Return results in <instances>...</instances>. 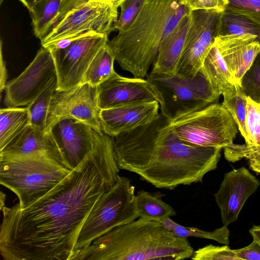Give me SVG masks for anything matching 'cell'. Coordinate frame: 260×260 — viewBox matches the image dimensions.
Here are the masks:
<instances>
[{"mask_svg":"<svg viewBox=\"0 0 260 260\" xmlns=\"http://www.w3.org/2000/svg\"><path fill=\"white\" fill-rule=\"evenodd\" d=\"M67 0H43L28 10L35 36L40 40L56 25Z\"/></svg>","mask_w":260,"mask_h":260,"instance_id":"23","label":"cell"},{"mask_svg":"<svg viewBox=\"0 0 260 260\" xmlns=\"http://www.w3.org/2000/svg\"><path fill=\"white\" fill-rule=\"evenodd\" d=\"M200 70L223 97L236 92L237 84L215 44L205 58Z\"/></svg>","mask_w":260,"mask_h":260,"instance_id":"22","label":"cell"},{"mask_svg":"<svg viewBox=\"0 0 260 260\" xmlns=\"http://www.w3.org/2000/svg\"><path fill=\"white\" fill-rule=\"evenodd\" d=\"M214 44L237 84L260 51V44L251 34L219 35Z\"/></svg>","mask_w":260,"mask_h":260,"instance_id":"18","label":"cell"},{"mask_svg":"<svg viewBox=\"0 0 260 260\" xmlns=\"http://www.w3.org/2000/svg\"><path fill=\"white\" fill-rule=\"evenodd\" d=\"M96 90L101 110L140 102H158L157 96L147 79L122 77L115 71L99 84Z\"/></svg>","mask_w":260,"mask_h":260,"instance_id":"16","label":"cell"},{"mask_svg":"<svg viewBox=\"0 0 260 260\" xmlns=\"http://www.w3.org/2000/svg\"><path fill=\"white\" fill-rule=\"evenodd\" d=\"M246 34L256 36L260 44V13L228 4L221 15L219 35Z\"/></svg>","mask_w":260,"mask_h":260,"instance_id":"21","label":"cell"},{"mask_svg":"<svg viewBox=\"0 0 260 260\" xmlns=\"http://www.w3.org/2000/svg\"><path fill=\"white\" fill-rule=\"evenodd\" d=\"M27 107H7L0 110V151L12 142L29 124Z\"/></svg>","mask_w":260,"mask_h":260,"instance_id":"24","label":"cell"},{"mask_svg":"<svg viewBox=\"0 0 260 260\" xmlns=\"http://www.w3.org/2000/svg\"><path fill=\"white\" fill-rule=\"evenodd\" d=\"M119 170L111 137L97 133L92 150L49 192L24 209L1 210L3 259L71 260L86 218Z\"/></svg>","mask_w":260,"mask_h":260,"instance_id":"1","label":"cell"},{"mask_svg":"<svg viewBox=\"0 0 260 260\" xmlns=\"http://www.w3.org/2000/svg\"><path fill=\"white\" fill-rule=\"evenodd\" d=\"M254 145H260V135L258 136Z\"/></svg>","mask_w":260,"mask_h":260,"instance_id":"44","label":"cell"},{"mask_svg":"<svg viewBox=\"0 0 260 260\" xmlns=\"http://www.w3.org/2000/svg\"><path fill=\"white\" fill-rule=\"evenodd\" d=\"M57 87L56 77L42 93L26 106L29 113L30 124L44 132L47 126L49 106Z\"/></svg>","mask_w":260,"mask_h":260,"instance_id":"28","label":"cell"},{"mask_svg":"<svg viewBox=\"0 0 260 260\" xmlns=\"http://www.w3.org/2000/svg\"><path fill=\"white\" fill-rule=\"evenodd\" d=\"M223 149L227 160L235 162L242 158H246L249 168L260 174V145L236 144L233 143Z\"/></svg>","mask_w":260,"mask_h":260,"instance_id":"30","label":"cell"},{"mask_svg":"<svg viewBox=\"0 0 260 260\" xmlns=\"http://www.w3.org/2000/svg\"><path fill=\"white\" fill-rule=\"evenodd\" d=\"M108 41V35L93 33L64 49L50 51L56 70V90H68L80 84L91 61Z\"/></svg>","mask_w":260,"mask_h":260,"instance_id":"12","label":"cell"},{"mask_svg":"<svg viewBox=\"0 0 260 260\" xmlns=\"http://www.w3.org/2000/svg\"><path fill=\"white\" fill-rule=\"evenodd\" d=\"M98 102L96 87L81 83L72 88L54 92L49 108L47 126L45 132L50 133L57 122L74 119L103 133Z\"/></svg>","mask_w":260,"mask_h":260,"instance_id":"11","label":"cell"},{"mask_svg":"<svg viewBox=\"0 0 260 260\" xmlns=\"http://www.w3.org/2000/svg\"><path fill=\"white\" fill-rule=\"evenodd\" d=\"M73 170L61 157L46 152L0 154L1 184L13 192L24 209L44 196Z\"/></svg>","mask_w":260,"mask_h":260,"instance_id":"5","label":"cell"},{"mask_svg":"<svg viewBox=\"0 0 260 260\" xmlns=\"http://www.w3.org/2000/svg\"><path fill=\"white\" fill-rule=\"evenodd\" d=\"M229 5L260 13V0H228Z\"/></svg>","mask_w":260,"mask_h":260,"instance_id":"37","label":"cell"},{"mask_svg":"<svg viewBox=\"0 0 260 260\" xmlns=\"http://www.w3.org/2000/svg\"><path fill=\"white\" fill-rule=\"evenodd\" d=\"M89 1L90 0H67L61 10L56 25L62 20L68 12L78 7Z\"/></svg>","mask_w":260,"mask_h":260,"instance_id":"38","label":"cell"},{"mask_svg":"<svg viewBox=\"0 0 260 260\" xmlns=\"http://www.w3.org/2000/svg\"><path fill=\"white\" fill-rule=\"evenodd\" d=\"M56 77L50 52L42 47L23 72L6 83L4 103L7 107L27 106L35 100Z\"/></svg>","mask_w":260,"mask_h":260,"instance_id":"13","label":"cell"},{"mask_svg":"<svg viewBox=\"0 0 260 260\" xmlns=\"http://www.w3.org/2000/svg\"><path fill=\"white\" fill-rule=\"evenodd\" d=\"M39 152L49 153L62 158L50 132L46 133L30 124L0 151V154L27 155Z\"/></svg>","mask_w":260,"mask_h":260,"instance_id":"20","label":"cell"},{"mask_svg":"<svg viewBox=\"0 0 260 260\" xmlns=\"http://www.w3.org/2000/svg\"><path fill=\"white\" fill-rule=\"evenodd\" d=\"M112 2L114 3V4L118 8L120 5V4L124 1V0H111Z\"/></svg>","mask_w":260,"mask_h":260,"instance_id":"43","label":"cell"},{"mask_svg":"<svg viewBox=\"0 0 260 260\" xmlns=\"http://www.w3.org/2000/svg\"><path fill=\"white\" fill-rule=\"evenodd\" d=\"M240 86L247 96L260 103V51L242 77Z\"/></svg>","mask_w":260,"mask_h":260,"instance_id":"31","label":"cell"},{"mask_svg":"<svg viewBox=\"0 0 260 260\" xmlns=\"http://www.w3.org/2000/svg\"><path fill=\"white\" fill-rule=\"evenodd\" d=\"M139 217L135 186L128 178L118 175L116 183L99 198L86 218L75 244L74 251L86 247L113 229Z\"/></svg>","mask_w":260,"mask_h":260,"instance_id":"7","label":"cell"},{"mask_svg":"<svg viewBox=\"0 0 260 260\" xmlns=\"http://www.w3.org/2000/svg\"><path fill=\"white\" fill-rule=\"evenodd\" d=\"M245 125L249 138L248 145H254L260 135V103L248 96Z\"/></svg>","mask_w":260,"mask_h":260,"instance_id":"34","label":"cell"},{"mask_svg":"<svg viewBox=\"0 0 260 260\" xmlns=\"http://www.w3.org/2000/svg\"><path fill=\"white\" fill-rule=\"evenodd\" d=\"M193 252L187 238L176 236L159 221L139 217L74 251L71 260H181Z\"/></svg>","mask_w":260,"mask_h":260,"instance_id":"3","label":"cell"},{"mask_svg":"<svg viewBox=\"0 0 260 260\" xmlns=\"http://www.w3.org/2000/svg\"><path fill=\"white\" fill-rule=\"evenodd\" d=\"M164 194L152 193L143 190L135 195L136 206L139 217L159 221L168 217L175 216L176 212L169 205L161 200Z\"/></svg>","mask_w":260,"mask_h":260,"instance_id":"25","label":"cell"},{"mask_svg":"<svg viewBox=\"0 0 260 260\" xmlns=\"http://www.w3.org/2000/svg\"><path fill=\"white\" fill-rule=\"evenodd\" d=\"M146 79L157 96L160 113L169 121L214 103L221 95L201 70L191 78L151 71Z\"/></svg>","mask_w":260,"mask_h":260,"instance_id":"6","label":"cell"},{"mask_svg":"<svg viewBox=\"0 0 260 260\" xmlns=\"http://www.w3.org/2000/svg\"><path fill=\"white\" fill-rule=\"evenodd\" d=\"M249 233L253 238L260 244V225H253L249 230Z\"/></svg>","mask_w":260,"mask_h":260,"instance_id":"40","label":"cell"},{"mask_svg":"<svg viewBox=\"0 0 260 260\" xmlns=\"http://www.w3.org/2000/svg\"><path fill=\"white\" fill-rule=\"evenodd\" d=\"M181 3L191 11L198 10L223 11L229 2L228 0H182Z\"/></svg>","mask_w":260,"mask_h":260,"instance_id":"35","label":"cell"},{"mask_svg":"<svg viewBox=\"0 0 260 260\" xmlns=\"http://www.w3.org/2000/svg\"><path fill=\"white\" fill-rule=\"evenodd\" d=\"M162 225L171 231L174 235L179 237L209 239L215 240L220 244H229V230L228 225L215 230L212 232L202 230L197 228L185 227L172 220L169 217L160 221Z\"/></svg>","mask_w":260,"mask_h":260,"instance_id":"27","label":"cell"},{"mask_svg":"<svg viewBox=\"0 0 260 260\" xmlns=\"http://www.w3.org/2000/svg\"><path fill=\"white\" fill-rule=\"evenodd\" d=\"M118 8L111 0H90L68 12L41 41L42 47L74 36L96 32L109 36L114 31Z\"/></svg>","mask_w":260,"mask_h":260,"instance_id":"9","label":"cell"},{"mask_svg":"<svg viewBox=\"0 0 260 260\" xmlns=\"http://www.w3.org/2000/svg\"><path fill=\"white\" fill-rule=\"evenodd\" d=\"M222 105L230 112L244 138L246 144L249 143V138L245 125L247 96L239 84L236 85V92L231 95L223 97Z\"/></svg>","mask_w":260,"mask_h":260,"instance_id":"29","label":"cell"},{"mask_svg":"<svg viewBox=\"0 0 260 260\" xmlns=\"http://www.w3.org/2000/svg\"><path fill=\"white\" fill-rule=\"evenodd\" d=\"M145 0H124L120 5V14L113 28L118 32L126 30L139 14Z\"/></svg>","mask_w":260,"mask_h":260,"instance_id":"32","label":"cell"},{"mask_svg":"<svg viewBox=\"0 0 260 260\" xmlns=\"http://www.w3.org/2000/svg\"><path fill=\"white\" fill-rule=\"evenodd\" d=\"M182 0H145L136 18L125 31L107 43L121 68L135 78L148 75L164 40L190 10Z\"/></svg>","mask_w":260,"mask_h":260,"instance_id":"4","label":"cell"},{"mask_svg":"<svg viewBox=\"0 0 260 260\" xmlns=\"http://www.w3.org/2000/svg\"><path fill=\"white\" fill-rule=\"evenodd\" d=\"M50 132L64 164L74 170L92 150L98 132L80 121L66 119L55 123Z\"/></svg>","mask_w":260,"mask_h":260,"instance_id":"15","label":"cell"},{"mask_svg":"<svg viewBox=\"0 0 260 260\" xmlns=\"http://www.w3.org/2000/svg\"><path fill=\"white\" fill-rule=\"evenodd\" d=\"M28 10L43 0H19Z\"/></svg>","mask_w":260,"mask_h":260,"instance_id":"41","label":"cell"},{"mask_svg":"<svg viewBox=\"0 0 260 260\" xmlns=\"http://www.w3.org/2000/svg\"><path fill=\"white\" fill-rule=\"evenodd\" d=\"M114 60L107 44L100 50L91 61L81 83H87L97 87L115 72L113 68Z\"/></svg>","mask_w":260,"mask_h":260,"instance_id":"26","label":"cell"},{"mask_svg":"<svg viewBox=\"0 0 260 260\" xmlns=\"http://www.w3.org/2000/svg\"><path fill=\"white\" fill-rule=\"evenodd\" d=\"M234 251L240 260H260V244L254 240L249 245Z\"/></svg>","mask_w":260,"mask_h":260,"instance_id":"36","label":"cell"},{"mask_svg":"<svg viewBox=\"0 0 260 260\" xmlns=\"http://www.w3.org/2000/svg\"><path fill=\"white\" fill-rule=\"evenodd\" d=\"M259 185L258 179L244 167L224 174L220 188L214 194L223 225L237 220L245 202Z\"/></svg>","mask_w":260,"mask_h":260,"instance_id":"14","label":"cell"},{"mask_svg":"<svg viewBox=\"0 0 260 260\" xmlns=\"http://www.w3.org/2000/svg\"><path fill=\"white\" fill-rule=\"evenodd\" d=\"M0 203H1V210L3 209L4 207H5V201L6 200V196L4 193H3L2 191L1 192V198H0Z\"/></svg>","mask_w":260,"mask_h":260,"instance_id":"42","label":"cell"},{"mask_svg":"<svg viewBox=\"0 0 260 260\" xmlns=\"http://www.w3.org/2000/svg\"><path fill=\"white\" fill-rule=\"evenodd\" d=\"M176 135L188 144L222 149L233 143L238 126L230 112L216 103L170 121Z\"/></svg>","mask_w":260,"mask_h":260,"instance_id":"8","label":"cell"},{"mask_svg":"<svg viewBox=\"0 0 260 260\" xmlns=\"http://www.w3.org/2000/svg\"><path fill=\"white\" fill-rule=\"evenodd\" d=\"M2 42L1 44V91L2 92L5 89L6 84V80L7 78V72L5 63V61L3 59L2 45Z\"/></svg>","mask_w":260,"mask_h":260,"instance_id":"39","label":"cell"},{"mask_svg":"<svg viewBox=\"0 0 260 260\" xmlns=\"http://www.w3.org/2000/svg\"><path fill=\"white\" fill-rule=\"evenodd\" d=\"M223 11H191L190 26L175 74L186 78H193L197 74L215 38L219 35Z\"/></svg>","mask_w":260,"mask_h":260,"instance_id":"10","label":"cell"},{"mask_svg":"<svg viewBox=\"0 0 260 260\" xmlns=\"http://www.w3.org/2000/svg\"><path fill=\"white\" fill-rule=\"evenodd\" d=\"M111 137L119 168L156 188L172 190L202 182L207 173L217 168L221 157V147L183 142L161 113L146 125Z\"/></svg>","mask_w":260,"mask_h":260,"instance_id":"2","label":"cell"},{"mask_svg":"<svg viewBox=\"0 0 260 260\" xmlns=\"http://www.w3.org/2000/svg\"><path fill=\"white\" fill-rule=\"evenodd\" d=\"M191 20V11L183 15L176 27L162 42L152 72L174 74L183 52Z\"/></svg>","mask_w":260,"mask_h":260,"instance_id":"19","label":"cell"},{"mask_svg":"<svg viewBox=\"0 0 260 260\" xmlns=\"http://www.w3.org/2000/svg\"><path fill=\"white\" fill-rule=\"evenodd\" d=\"M159 108V103L153 101L101 110L102 130L111 137L132 131L155 119Z\"/></svg>","mask_w":260,"mask_h":260,"instance_id":"17","label":"cell"},{"mask_svg":"<svg viewBox=\"0 0 260 260\" xmlns=\"http://www.w3.org/2000/svg\"><path fill=\"white\" fill-rule=\"evenodd\" d=\"M194 260H240L234 250L228 246L207 245L194 251L191 257Z\"/></svg>","mask_w":260,"mask_h":260,"instance_id":"33","label":"cell"}]
</instances>
